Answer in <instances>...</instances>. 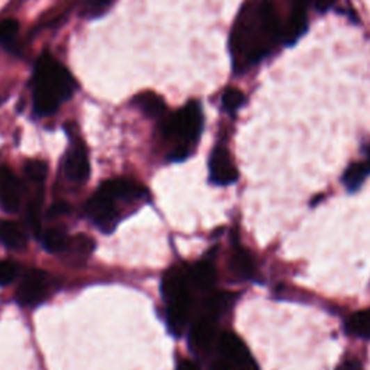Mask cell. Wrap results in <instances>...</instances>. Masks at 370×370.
Returning a JSON list of instances; mask_svg holds the SVG:
<instances>
[{
    "instance_id": "d4e9b609",
    "label": "cell",
    "mask_w": 370,
    "mask_h": 370,
    "mask_svg": "<svg viewBox=\"0 0 370 370\" xmlns=\"http://www.w3.org/2000/svg\"><path fill=\"white\" fill-rule=\"evenodd\" d=\"M113 2L115 0H88L84 15L88 17H99L113 5Z\"/></svg>"
},
{
    "instance_id": "2e32d148",
    "label": "cell",
    "mask_w": 370,
    "mask_h": 370,
    "mask_svg": "<svg viewBox=\"0 0 370 370\" xmlns=\"http://www.w3.org/2000/svg\"><path fill=\"white\" fill-rule=\"evenodd\" d=\"M190 278H191V281L194 282V285L198 287L200 289H210L216 284L217 272H216V268L213 266L211 262L201 261L191 268Z\"/></svg>"
},
{
    "instance_id": "ffe728a7",
    "label": "cell",
    "mask_w": 370,
    "mask_h": 370,
    "mask_svg": "<svg viewBox=\"0 0 370 370\" xmlns=\"http://www.w3.org/2000/svg\"><path fill=\"white\" fill-rule=\"evenodd\" d=\"M347 328L357 337L370 339V309L359 311L350 317Z\"/></svg>"
},
{
    "instance_id": "4316f807",
    "label": "cell",
    "mask_w": 370,
    "mask_h": 370,
    "mask_svg": "<svg viewBox=\"0 0 370 370\" xmlns=\"http://www.w3.org/2000/svg\"><path fill=\"white\" fill-rule=\"evenodd\" d=\"M17 31H19V24H17L16 21L13 19H9V21H5L0 24V41H2L3 44L6 42H10Z\"/></svg>"
},
{
    "instance_id": "3957f363",
    "label": "cell",
    "mask_w": 370,
    "mask_h": 370,
    "mask_svg": "<svg viewBox=\"0 0 370 370\" xmlns=\"http://www.w3.org/2000/svg\"><path fill=\"white\" fill-rule=\"evenodd\" d=\"M162 295L166 303V323L172 335L179 336L187 325L191 293L188 288V278L182 271H171L165 275L162 281Z\"/></svg>"
},
{
    "instance_id": "d6986e66",
    "label": "cell",
    "mask_w": 370,
    "mask_h": 370,
    "mask_svg": "<svg viewBox=\"0 0 370 370\" xmlns=\"http://www.w3.org/2000/svg\"><path fill=\"white\" fill-rule=\"evenodd\" d=\"M41 237L45 250L49 253H61L70 248L71 239L61 229H49Z\"/></svg>"
},
{
    "instance_id": "7c38bea8",
    "label": "cell",
    "mask_w": 370,
    "mask_h": 370,
    "mask_svg": "<svg viewBox=\"0 0 370 370\" xmlns=\"http://www.w3.org/2000/svg\"><path fill=\"white\" fill-rule=\"evenodd\" d=\"M100 188L106 191L110 197H113L115 200H138L145 197L146 190L142 187L140 184H138L134 179L127 178H116V179H108L100 185Z\"/></svg>"
},
{
    "instance_id": "484cf974",
    "label": "cell",
    "mask_w": 370,
    "mask_h": 370,
    "mask_svg": "<svg viewBox=\"0 0 370 370\" xmlns=\"http://www.w3.org/2000/svg\"><path fill=\"white\" fill-rule=\"evenodd\" d=\"M17 266L10 261H0V287H6L15 281Z\"/></svg>"
},
{
    "instance_id": "9c48e42d",
    "label": "cell",
    "mask_w": 370,
    "mask_h": 370,
    "mask_svg": "<svg viewBox=\"0 0 370 370\" xmlns=\"http://www.w3.org/2000/svg\"><path fill=\"white\" fill-rule=\"evenodd\" d=\"M210 178L217 185H230L237 181L239 172L226 147H216L210 158Z\"/></svg>"
},
{
    "instance_id": "1f68e13d",
    "label": "cell",
    "mask_w": 370,
    "mask_h": 370,
    "mask_svg": "<svg viewBox=\"0 0 370 370\" xmlns=\"http://www.w3.org/2000/svg\"><path fill=\"white\" fill-rule=\"evenodd\" d=\"M336 3V0H317V9L320 12H327Z\"/></svg>"
},
{
    "instance_id": "4fadbf2b",
    "label": "cell",
    "mask_w": 370,
    "mask_h": 370,
    "mask_svg": "<svg viewBox=\"0 0 370 370\" xmlns=\"http://www.w3.org/2000/svg\"><path fill=\"white\" fill-rule=\"evenodd\" d=\"M217 335V321L216 316H211V314H207L202 319H200L193 330H191V336L190 341L191 346L195 350H207L211 347L214 339Z\"/></svg>"
},
{
    "instance_id": "ba28073f",
    "label": "cell",
    "mask_w": 370,
    "mask_h": 370,
    "mask_svg": "<svg viewBox=\"0 0 370 370\" xmlns=\"http://www.w3.org/2000/svg\"><path fill=\"white\" fill-rule=\"evenodd\" d=\"M24 187L21 179L9 166H0V209L5 213H16L21 209Z\"/></svg>"
},
{
    "instance_id": "30bf717a",
    "label": "cell",
    "mask_w": 370,
    "mask_h": 370,
    "mask_svg": "<svg viewBox=\"0 0 370 370\" xmlns=\"http://www.w3.org/2000/svg\"><path fill=\"white\" fill-rule=\"evenodd\" d=\"M65 175L76 182H83L90 174V162L83 143L74 145L68 151L64 162Z\"/></svg>"
},
{
    "instance_id": "4dcf8cb0",
    "label": "cell",
    "mask_w": 370,
    "mask_h": 370,
    "mask_svg": "<svg viewBox=\"0 0 370 370\" xmlns=\"http://www.w3.org/2000/svg\"><path fill=\"white\" fill-rule=\"evenodd\" d=\"M177 370H200V367L191 362V360H187V359H182L178 366H177Z\"/></svg>"
},
{
    "instance_id": "f1b7e54d",
    "label": "cell",
    "mask_w": 370,
    "mask_h": 370,
    "mask_svg": "<svg viewBox=\"0 0 370 370\" xmlns=\"http://www.w3.org/2000/svg\"><path fill=\"white\" fill-rule=\"evenodd\" d=\"M337 370H363V366L356 359H348Z\"/></svg>"
},
{
    "instance_id": "83f0119b",
    "label": "cell",
    "mask_w": 370,
    "mask_h": 370,
    "mask_svg": "<svg viewBox=\"0 0 370 370\" xmlns=\"http://www.w3.org/2000/svg\"><path fill=\"white\" fill-rule=\"evenodd\" d=\"M70 211V204L68 202L60 201V202H55V204L48 210V217H60L64 216Z\"/></svg>"
},
{
    "instance_id": "ac0fdd59",
    "label": "cell",
    "mask_w": 370,
    "mask_h": 370,
    "mask_svg": "<svg viewBox=\"0 0 370 370\" xmlns=\"http://www.w3.org/2000/svg\"><path fill=\"white\" fill-rule=\"evenodd\" d=\"M230 268L239 278H243V280L250 278L253 273V259L250 253L243 248L234 249L230 259Z\"/></svg>"
},
{
    "instance_id": "d6a6232c",
    "label": "cell",
    "mask_w": 370,
    "mask_h": 370,
    "mask_svg": "<svg viewBox=\"0 0 370 370\" xmlns=\"http://www.w3.org/2000/svg\"><path fill=\"white\" fill-rule=\"evenodd\" d=\"M367 162H369V165H370V159H369V161H367Z\"/></svg>"
},
{
    "instance_id": "277c9868",
    "label": "cell",
    "mask_w": 370,
    "mask_h": 370,
    "mask_svg": "<svg viewBox=\"0 0 370 370\" xmlns=\"http://www.w3.org/2000/svg\"><path fill=\"white\" fill-rule=\"evenodd\" d=\"M202 131V113L197 102L185 104L178 113L163 123L165 136H177L185 143L198 140Z\"/></svg>"
},
{
    "instance_id": "7402d4cb",
    "label": "cell",
    "mask_w": 370,
    "mask_h": 370,
    "mask_svg": "<svg viewBox=\"0 0 370 370\" xmlns=\"http://www.w3.org/2000/svg\"><path fill=\"white\" fill-rule=\"evenodd\" d=\"M28 225L35 236H42V218H41V200L35 198L28 206Z\"/></svg>"
},
{
    "instance_id": "8992f818",
    "label": "cell",
    "mask_w": 370,
    "mask_h": 370,
    "mask_svg": "<svg viewBox=\"0 0 370 370\" xmlns=\"http://www.w3.org/2000/svg\"><path fill=\"white\" fill-rule=\"evenodd\" d=\"M115 201L116 200L113 197H110L106 191L99 188L97 193L92 195L86 204L87 216L92 223L104 233L113 232L119 221Z\"/></svg>"
},
{
    "instance_id": "e0dca14e",
    "label": "cell",
    "mask_w": 370,
    "mask_h": 370,
    "mask_svg": "<svg viewBox=\"0 0 370 370\" xmlns=\"http://www.w3.org/2000/svg\"><path fill=\"white\" fill-rule=\"evenodd\" d=\"M135 103L142 112L150 118H161L166 110L163 100L151 91L142 92V95L135 99Z\"/></svg>"
},
{
    "instance_id": "5bb4252c",
    "label": "cell",
    "mask_w": 370,
    "mask_h": 370,
    "mask_svg": "<svg viewBox=\"0 0 370 370\" xmlns=\"http://www.w3.org/2000/svg\"><path fill=\"white\" fill-rule=\"evenodd\" d=\"M257 15L264 31L269 36V40L272 42H276L278 38H280L281 26H280V16H278L275 5L269 2V0H264V2L257 6Z\"/></svg>"
},
{
    "instance_id": "603a6c76",
    "label": "cell",
    "mask_w": 370,
    "mask_h": 370,
    "mask_svg": "<svg viewBox=\"0 0 370 370\" xmlns=\"http://www.w3.org/2000/svg\"><path fill=\"white\" fill-rule=\"evenodd\" d=\"M25 174L26 177L36 184H41L45 181L47 175H48V166L45 162L42 161H29L25 165Z\"/></svg>"
},
{
    "instance_id": "5b68a950",
    "label": "cell",
    "mask_w": 370,
    "mask_h": 370,
    "mask_svg": "<svg viewBox=\"0 0 370 370\" xmlns=\"http://www.w3.org/2000/svg\"><path fill=\"white\" fill-rule=\"evenodd\" d=\"M220 360L230 370H259L249 348L234 332H225L218 341Z\"/></svg>"
},
{
    "instance_id": "52a82bcc",
    "label": "cell",
    "mask_w": 370,
    "mask_h": 370,
    "mask_svg": "<svg viewBox=\"0 0 370 370\" xmlns=\"http://www.w3.org/2000/svg\"><path fill=\"white\" fill-rule=\"evenodd\" d=\"M48 292V280L44 271H31L25 275L16 292V300L22 307H33L44 301Z\"/></svg>"
},
{
    "instance_id": "6da1fadb",
    "label": "cell",
    "mask_w": 370,
    "mask_h": 370,
    "mask_svg": "<svg viewBox=\"0 0 370 370\" xmlns=\"http://www.w3.org/2000/svg\"><path fill=\"white\" fill-rule=\"evenodd\" d=\"M76 80L54 57L45 55L35 68L33 107L38 116H49L76 91Z\"/></svg>"
},
{
    "instance_id": "8fae6325",
    "label": "cell",
    "mask_w": 370,
    "mask_h": 370,
    "mask_svg": "<svg viewBox=\"0 0 370 370\" xmlns=\"http://www.w3.org/2000/svg\"><path fill=\"white\" fill-rule=\"evenodd\" d=\"M314 0H293L292 12L285 32V41L288 45L297 42L307 29V10Z\"/></svg>"
},
{
    "instance_id": "f546056e",
    "label": "cell",
    "mask_w": 370,
    "mask_h": 370,
    "mask_svg": "<svg viewBox=\"0 0 370 370\" xmlns=\"http://www.w3.org/2000/svg\"><path fill=\"white\" fill-rule=\"evenodd\" d=\"M187 156H188L187 146H178L177 150L174 151V154L171 155V159L172 161H184Z\"/></svg>"
},
{
    "instance_id": "cb8c5ba5",
    "label": "cell",
    "mask_w": 370,
    "mask_h": 370,
    "mask_svg": "<svg viewBox=\"0 0 370 370\" xmlns=\"http://www.w3.org/2000/svg\"><path fill=\"white\" fill-rule=\"evenodd\" d=\"M221 103H223V108L227 110L229 113H234L237 108L242 107L245 103V96L243 92L237 90V88H227L223 95V99H221Z\"/></svg>"
},
{
    "instance_id": "44dd1931",
    "label": "cell",
    "mask_w": 370,
    "mask_h": 370,
    "mask_svg": "<svg viewBox=\"0 0 370 370\" xmlns=\"http://www.w3.org/2000/svg\"><path fill=\"white\" fill-rule=\"evenodd\" d=\"M370 172L369 162H357L350 166L344 174V184L348 190H356L359 185L363 182L366 175Z\"/></svg>"
},
{
    "instance_id": "9a60e30c",
    "label": "cell",
    "mask_w": 370,
    "mask_h": 370,
    "mask_svg": "<svg viewBox=\"0 0 370 370\" xmlns=\"http://www.w3.org/2000/svg\"><path fill=\"white\" fill-rule=\"evenodd\" d=\"M0 242L12 250H22L26 246V234L15 221L0 220Z\"/></svg>"
},
{
    "instance_id": "7a4b0ae2",
    "label": "cell",
    "mask_w": 370,
    "mask_h": 370,
    "mask_svg": "<svg viewBox=\"0 0 370 370\" xmlns=\"http://www.w3.org/2000/svg\"><path fill=\"white\" fill-rule=\"evenodd\" d=\"M273 42L265 33L261 21H259L257 9L242 10L237 19L232 36L230 51L236 70H243L261 61Z\"/></svg>"
}]
</instances>
